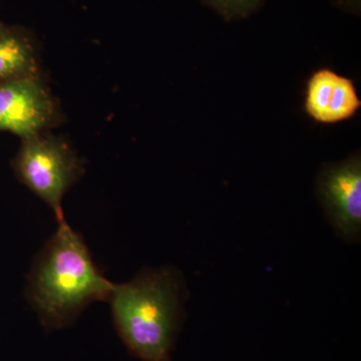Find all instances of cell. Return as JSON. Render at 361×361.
I'll return each mask as SVG.
<instances>
[{
    "label": "cell",
    "mask_w": 361,
    "mask_h": 361,
    "mask_svg": "<svg viewBox=\"0 0 361 361\" xmlns=\"http://www.w3.org/2000/svg\"><path fill=\"white\" fill-rule=\"evenodd\" d=\"M61 120L58 101L42 75L0 82V132L27 139L49 132Z\"/></svg>",
    "instance_id": "4"
},
{
    "label": "cell",
    "mask_w": 361,
    "mask_h": 361,
    "mask_svg": "<svg viewBox=\"0 0 361 361\" xmlns=\"http://www.w3.org/2000/svg\"><path fill=\"white\" fill-rule=\"evenodd\" d=\"M353 82L331 70L313 73L307 85L305 109L315 121L334 123L348 120L360 108Z\"/></svg>",
    "instance_id": "6"
},
{
    "label": "cell",
    "mask_w": 361,
    "mask_h": 361,
    "mask_svg": "<svg viewBox=\"0 0 361 361\" xmlns=\"http://www.w3.org/2000/svg\"><path fill=\"white\" fill-rule=\"evenodd\" d=\"M337 6L348 8L349 11H358L360 9V0H334Z\"/></svg>",
    "instance_id": "9"
},
{
    "label": "cell",
    "mask_w": 361,
    "mask_h": 361,
    "mask_svg": "<svg viewBox=\"0 0 361 361\" xmlns=\"http://www.w3.org/2000/svg\"><path fill=\"white\" fill-rule=\"evenodd\" d=\"M13 167L20 182L49 205L58 223L65 221L63 196L84 172L82 161L66 140L49 132L21 140Z\"/></svg>",
    "instance_id": "3"
},
{
    "label": "cell",
    "mask_w": 361,
    "mask_h": 361,
    "mask_svg": "<svg viewBox=\"0 0 361 361\" xmlns=\"http://www.w3.org/2000/svg\"><path fill=\"white\" fill-rule=\"evenodd\" d=\"M35 39L25 28L0 23V82L39 77Z\"/></svg>",
    "instance_id": "7"
},
{
    "label": "cell",
    "mask_w": 361,
    "mask_h": 361,
    "mask_svg": "<svg viewBox=\"0 0 361 361\" xmlns=\"http://www.w3.org/2000/svg\"><path fill=\"white\" fill-rule=\"evenodd\" d=\"M114 287L92 262L82 237L63 221L33 266L27 295L42 324L58 329L90 303L109 300Z\"/></svg>",
    "instance_id": "2"
},
{
    "label": "cell",
    "mask_w": 361,
    "mask_h": 361,
    "mask_svg": "<svg viewBox=\"0 0 361 361\" xmlns=\"http://www.w3.org/2000/svg\"><path fill=\"white\" fill-rule=\"evenodd\" d=\"M186 287L174 268L147 269L132 281L115 284L110 299L121 338L142 361H172L184 317Z\"/></svg>",
    "instance_id": "1"
},
{
    "label": "cell",
    "mask_w": 361,
    "mask_h": 361,
    "mask_svg": "<svg viewBox=\"0 0 361 361\" xmlns=\"http://www.w3.org/2000/svg\"><path fill=\"white\" fill-rule=\"evenodd\" d=\"M318 194L327 217L341 239L360 241L361 235V161L355 157L323 169Z\"/></svg>",
    "instance_id": "5"
},
{
    "label": "cell",
    "mask_w": 361,
    "mask_h": 361,
    "mask_svg": "<svg viewBox=\"0 0 361 361\" xmlns=\"http://www.w3.org/2000/svg\"><path fill=\"white\" fill-rule=\"evenodd\" d=\"M206 6L227 20H242L248 18L262 6L264 0H201Z\"/></svg>",
    "instance_id": "8"
}]
</instances>
